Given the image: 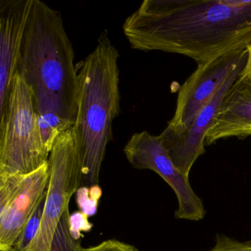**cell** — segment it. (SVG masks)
Instances as JSON below:
<instances>
[{
  "mask_svg": "<svg viewBox=\"0 0 251 251\" xmlns=\"http://www.w3.org/2000/svg\"><path fill=\"white\" fill-rule=\"evenodd\" d=\"M89 216L85 213L75 212L70 216V230L76 239H80V232L89 231L92 225L88 220Z\"/></svg>",
  "mask_w": 251,
  "mask_h": 251,
  "instance_id": "cell-16",
  "label": "cell"
},
{
  "mask_svg": "<svg viewBox=\"0 0 251 251\" xmlns=\"http://www.w3.org/2000/svg\"><path fill=\"white\" fill-rule=\"evenodd\" d=\"M50 155L41 136L33 93L17 73L0 120V177L30 174L48 162Z\"/></svg>",
  "mask_w": 251,
  "mask_h": 251,
  "instance_id": "cell-4",
  "label": "cell"
},
{
  "mask_svg": "<svg viewBox=\"0 0 251 251\" xmlns=\"http://www.w3.org/2000/svg\"><path fill=\"white\" fill-rule=\"evenodd\" d=\"M70 216L68 208L61 216L50 251H83L84 248L80 245L81 239H76L70 230Z\"/></svg>",
  "mask_w": 251,
  "mask_h": 251,
  "instance_id": "cell-12",
  "label": "cell"
},
{
  "mask_svg": "<svg viewBox=\"0 0 251 251\" xmlns=\"http://www.w3.org/2000/svg\"><path fill=\"white\" fill-rule=\"evenodd\" d=\"M83 251H137V250L129 244L116 239H108L96 246L84 248Z\"/></svg>",
  "mask_w": 251,
  "mask_h": 251,
  "instance_id": "cell-17",
  "label": "cell"
},
{
  "mask_svg": "<svg viewBox=\"0 0 251 251\" xmlns=\"http://www.w3.org/2000/svg\"><path fill=\"white\" fill-rule=\"evenodd\" d=\"M247 57L246 49L239 50L198 65L180 87L176 112L165 130L180 133L188 128L233 69Z\"/></svg>",
  "mask_w": 251,
  "mask_h": 251,
  "instance_id": "cell-7",
  "label": "cell"
},
{
  "mask_svg": "<svg viewBox=\"0 0 251 251\" xmlns=\"http://www.w3.org/2000/svg\"><path fill=\"white\" fill-rule=\"evenodd\" d=\"M124 152L134 168L152 170L171 186L178 201L176 218L192 221L203 219L205 211L202 201L192 189L189 177L172 161L159 136L147 131L134 133L126 144Z\"/></svg>",
  "mask_w": 251,
  "mask_h": 251,
  "instance_id": "cell-6",
  "label": "cell"
},
{
  "mask_svg": "<svg viewBox=\"0 0 251 251\" xmlns=\"http://www.w3.org/2000/svg\"><path fill=\"white\" fill-rule=\"evenodd\" d=\"M123 28L133 49L206 64L251 43V0H145Z\"/></svg>",
  "mask_w": 251,
  "mask_h": 251,
  "instance_id": "cell-1",
  "label": "cell"
},
{
  "mask_svg": "<svg viewBox=\"0 0 251 251\" xmlns=\"http://www.w3.org/2000/svg\"><path fill=\"white\" fill-rule=\"evenodd\" d=\"M211 251H251V242H239L223 235H218L217 244Z\"/></svg>",
  "mask_w": 251,
  "mask_h": 251,
  "instance_id": "cell-15",
  "label": "cell"
},
{
  "mask_svg": "<svg viewBox=\"0 0 251 251\" xmlns=\"http://www.w3.org/2000/svg\"><path fill=\"white\" fill-rule=\"evenodd\" d=\"M120 53L105 30L95 49L76 66L77 114L74 129L81 161L80 187L98 186L113 122L120 112Z\"/></svg>",
  "mask_w": 251,
  "mask_h": 251,
  "instance_id": "cell-3",
  "label": "cell"
},
{
  "mask_svg": "<svg viewBox=\"0 0 251 251\" xmlns=\"http://www.w3.org/2000/svg\"><path fill=\"white\" fill-rule=\"evenodd\" d=\"M74 59L61 13L41 0H32L17 73L31 90L37 113H56L73 126L78 108Z\"/></svg>",
  "mask_w": 251,
  "mask_h": 251,
  "instance_id": "cell-2",
  "label": "cell"
},
{
  "mask_svg": "<svg viewBox=\"0 0 251 251\" xmlns=\"http://www.w3.org/2000/svg\"><path fill=\"white\" fill-rule=\"evenodd\" d=\"M49 161L26 175L5 208L0 210V251H11L25 226L34 214L49 184Z\"/></svg>",
  "mask_w": 251,
  "mask_h": 251,
  "instance_id": "cell-10",
  "label": "cell"
},
{
  "mask_svg": "<svg viewBox=\"0 0 251 251\" xmlns=\"http://www.w3.org/2000/svg\"><path fill=\"white\" fill-rule=\"evenodd\" d=\"M47 195H48V189L44 194L43 198L35 211L34 214L32 215L27 224L25 226L24 229L17 239L11 251H24L36 237L39 231L42 214L45 209Z\"/></svg>",
  "mask_w": 251,
  "mask_h": 251,
  "instance_id": "cell-13",
  "label": "cell"
},
{
  "mask_svg": "<svg viewBox=\"0 0 251 251\" xmlns=\"http://www.w3.org/2000/svg\"><path fill=\"white\" fill-rule=\"evenodd\" d=\"M77 203L82 212L88 216L96 213L98 201L101 196V189L98 186L80 187L77 191Z\"/></svg>",
  "mask_w": 251,
  "mask_h": 251,
  "instance_id": "cell-14",
  "label": "cell"
},
{
  "mask_svg": "<svg viewBox=\"0 0 251 251\" xmlns=\"http://www.w3.org/2000/svg\"><path fill=\"white\" fill-rule=\"evenodd\" d=\"M251 136V82L239 75L223 98L205 135V146L220 139Z\"/></svg>",
  "mask_w": 251,
  "mask_h": 251,
  "instance_id": "cell-11",
  "label": "cell"
},
{
  "mask_svg": "<svg viewBox=\"0 0 251 251\" xmlns=\"http://www.w3.org/2000/svg\"><path fill=\"white\" fill-rule=\"evenodd\" d=\"M48 195L39 231L24 251H50L61 216L81 183V161L73 127L63 132L49 158Z\"/></svg>",
  "mask_w": 251,
  "mask_h": 251,
  "instance_id": "cell-5",
  "label": "cell"
},
{
  "mask_svg": "<svg viewBox=\"0 0 251 251\" xmlns=\"http://www.w3.org/2000/svg\"><path fill=\"white\" fill-rule=\"evenodd\" d=\"M246 61L247 58L233 69L230 75L188 128L180 133H172L164 129L159 135L172 161L184 176L189 177V172L194 163L201 155L205 153V139L207 131L227 91L243 71Z\"/></svg>",
  "mask_w": 251,
  "mask_h": 251,
  "instance_id": "cell-8",
  "label": "cell"
},
{
  "mask_svg": "<svg viewBox=\"0 0 251 251\" xmlns=\"http://www.w3.org/2000/svg\"><path fill=\"white\" fill-rule=\"evenodd\" d=\"M32 0L0 1V120L6 111L17 73L22 44Z\"/></svg>",
  "mask_w": 251,
  "mask_h": 251,
  "instance_id": "cell-9",
  "label": "cell"
},
{
  "mask_svg": "<svg viewBox=\"0 0 251 251\" xmlns=\"http://www.w3.org/2000/svg\"><path fill=\"white\" fill-rule=\"evenodd\" d=\"M246 50L248 51V58L242 74L251 82V43L247 46Z\"/></svg>",
  "mask_w": 251,
  "mask_h": 251,
  "instance_id": "cell-18",
  "label": "cell"
}]
</instances>
